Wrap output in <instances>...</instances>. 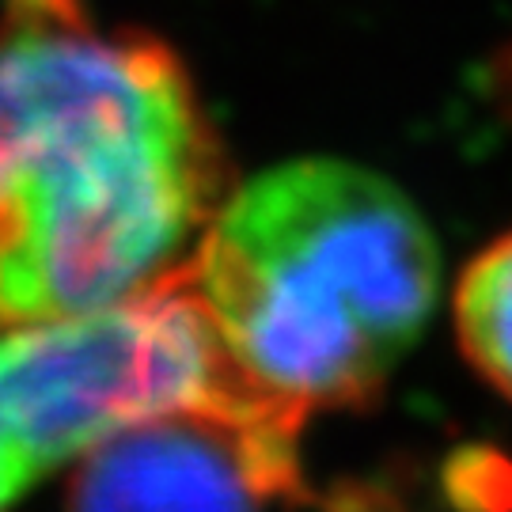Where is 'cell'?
Segmentation results:
<instances>
[{
  "label": "cell",
  "instance_id": "cell-1",
  "mask_svg": "<svg viewBox=\"0 0 512 512\" xmlns=\"http://www.w3.org/2000/svg\"><path fill=\"white\" fill-rule=\"evenodd\" d=\"M183 57L84 0H4L0 330L103 311L183 262L220 198Z\"/></svg>",
  "mask_w": 512,
  "mask_h": 512
},
{
  "label": "cell",
  "instance_id": "cell-5",
  "mask_svg": "<svg viewBox=\"0 0 512 512\" xmlns=\"http://www.w3.org/2000/svg\"><path fill=\"white\" fill-rule=\"evenodd\" d=\"M35 482H42V478L35 475V467L19 456V448L4 437V429H0V512L8 509V505H16L19 497L27 494Z\"/></svg>",
  "mask_w": 512,
  "mask_h": 512
},
{
  "label": "cell",
  "instance_id": "cell-2",
  "mask_svg": "<svg viewBox=\"0 0 512 512\" xmlns=\"http://www.w3.org/2000/svg\"><path fill=\"white\" fill-rule=\"evenodd\" d=\"M186 274L232 365L300 410L368 399L440 300L433 228L399 186L304 156L217 205Z\"/></svg>",
  "mask_w": 512,
  "mask_h": 512
},
{
  "label": "cell",
  "instance_id": "cell-3",
  "mask_svg": "<svg viewBox=\"0 0 512 512\" xmlns=\"http://www.w3.org/2000/svg\"><path fill=\"white\" fill-rule=\"evenodd\" d=\"M304 418L236 384L133 421L80 459L69 512H266L296 494Z\"/></svg>",
  "mask_w": 512,
  "mask_h": 512
},
{
  "label": "cell",
  "instance_id": "cell-4",
  "mask_svg": "<svg viewBox=\"0 0 512 512\" xmlns=\"http://www.w3.org/2000/svg\"><path fill=\"white\" fill-rule=\"evenodd\" d=\"M456 334L478 376L512 399V232L490 243L459 277Z\"/></svg>",
  "mask_w": 512,
  "mask_h": 512
}]
</instances>
